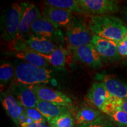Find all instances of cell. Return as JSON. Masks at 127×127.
I'll return each instance as SVG.
<instances>
[{
    "label": "cell",
    "mask_w": 127,
    "mask_h": 127,
    "mask_svg": "<svg viewBox=\"0 0 127 127\" xmlns=\"http://www.w3.org/2000/svg\"><path fill=\"white\" fill-rule=\"evenodd\" d=\"M23 12L22 4L15 2L2 16V37L6 41L11 42L17 38Z\"/></svg>",
    "instance_id": "277c9868"
},
{
    "label": "cell",
    "mask_w": 127,
    "mask_h": 127,
    "mask_svg": "<svg viewBox=\"0 0 127 127\" xmlns=\"http://www.w3.org/2000/svg\"><path fill=\"white\" fill-rule=\"evenodd\" d=\"M118 52L120 56L127 57V34L118 42Z\"/></svg>",
    "instance_id": "4316f807"
},
{
    "label": "cell",
    "mask_w": 127,
    "mask_h": 127,
    "mask_svg": "<svg viewBox=\"0 0 127 127\" xmlns=\"http://www.w3.org/2000/svg\"><path fill=\"white\" fill-rule=\"evenodd\" d=\"M18 59L23 60L24 62L30 64L38 67L47 68L48 63L44 58L34 51L28 49L20 52H16L14 54Z\"/></svg>",
    "instance_id": "ac0fdd59"
},
{
    "label": "cell",
    "mask_w": 127,
    "mask_h": 127,
    "mask_svg": "<svg viewBox=\"0 0 127 127\" xmlns=\"http://www.w3.org/2000/svg\"><path fill=\"white\" fill-rule=\"evenodd\" d=\"M12 93L19 104L26 108H35L38 98L29 86L17 83L12 88Z\"/></svg>",
    "instance_id": "5bb4252c"
},
{
    "label": "cell",
    "mask_w": 127,
    "mask_h": 127,
    "mask_svg": "<svg viewBox=\"0 0 127 127\" xmlns=\"http://www.w3.org/2000/svg\"><path fill=\"white\" fill-rule=\"evenodd\" d=\"M25 115L31 120L32 123H46L47 121L43 115L38 110L35 108H24Z\"/></svg>",
    "instance_id": "cb8c5ba5"
},
{
    "label": "cell",
    "mask_w": 127,
    "mask_h": 127,
    "mask_svg": "<svg viewBox=\"0 0 127 127\" xmlns=\"http://www.w3.org/2000/svg\"><path fill=\"white\" fill-rule=\"evenodd\" d=\"M118 42L94 35L91 44L95 47L100 57L105 60H112L118 58Z\"/></svg>",
    "instance_id": "30bf717a"
},
{
    "label": "cell",
    "mask_w": 127,
    "mask_h": 127,
    "mask_svg": "<svg viewBox=\"0 0 127 127\" xmlns=\"http://www.w3.org/2000/svg\"><path fill=\"white\" fill-rule=\"evenodd\" d=\"M42 17L58 29L68 27L73 19L72 12L70 11L48 6L44 8Z\"/></svg>",
    "instance_id": "8fae6325"
},
{
    "label": "cell",
    "mask_w": 127,
    "mask_h": 127,
    "mask_svg": "<svg viewBox=\"0 0 127 127\" xmlns=\"http://www.w3.org/2000/svg\"><path fill=\"white\" fill-rule=\"evenodd\" d=\"M120 109H121V110L125 111V112L127 113V99H123V104L121 106Z\"/></svg>",
    "instance_id": "f1b7e54d"
},
{
    "label": "cell",
    "mask_w": 127,
    "mask_h": 127,
    "mask_svg": "<svg viewBox=\"0 0 127 127\" xmlns=\"http://www.w3.org/2000/svg\"><path fill=\"white\" fill-rule=\"evenodd\" d=\"M29 87L35 94L38 99L68 108L72 107V102L71 98L61 92L41 85Z\"/></svg>",
    "instance_id": "8992f818"
},
{
    "label": "cell",
    "mask_w": 127,
    "mask_h": 127,
    "mask_svg": "<svg viewBox=\"0 0 127 127\" xmlns=\"http://www.w3.org/2000/svg\"><path fill=\"white\" fill-rule=\"evenodd\" d=\"M44 4L48 7L66 9L82 14L78 0H48L44 1Z\"/></svg>",
    "instance_id": "44dd1931"
},
{
    "label": "cell",
    "mask_w": 127,
    "mask_h": 127,
    "mask_svg": "<svg viewBox=\"0 0 127 127\" xmlns=\"http://www.w3.org/2000/svg\"><path fill=\"white\" fill-rule=\"evenodd\" d=\"M20 127H50L46 123H32L28 124H23L20 125Z\"/></svg>",
    "instance_id": "83f0119b"
},
{
    "label": "cell",
    "mask_w": 127,
    "mask_h": 127,
    "mask_svg": "<svg viewBox=\"0 0 127 127\" xmlns=\"http://www.w3.org/2000/svg\"><path fill=\"white\" fill-rule=\"evenodd\" d=\"M21 4L23 12L21 19L18 34L16 38L26 39L25 38V36L31 30L32 24L42 15L38 7L33 3L23 2Z\"/></svg>",
    "instance_id": "ba28073f"
},
{
    "label": "cell",
    "mask_w": 127,
    "mask_h": 127,
    "mask_svg": "<svg viewBox=\"0 0 127 127\" xmlns=\"http://www.w3.org/2000/svg\"><path fill=\"white\" fill-rule=\"evenodd\" d=\"M82 14L91 16L107 15L119 11V6L113 0H78Z\"/></svg>",
    "instance_id": "5b68a950"
},
{
    "label": "cell",
    "mask_w": 127,
    "mask_h": 127,
    "mask_svg": "<svg viewBox=\"0 0 127 127\" xmlns=\"http://www.w3.org/2000/svg\"><path fill=\"white\" fill-rule=\"evenodd\" d=\"M28 48L41 54H49L57 47L52 41L45 37L32 35L25 39Z\"/></svg>",
    "instance_id": "2e32d148"
},
{
    "label": "cell",
    "mask_w": 127,
    "mask_h": 127,
    "mask_svg": "<svg viewBox=\"0 0 127 127\" xmlns=\"http://www.w3.org/2000/svg\"><path fill=\"white\" fill-rule=\"evenodd\" d=\"M74 55L77 60L90 67L102 66L101 57L91 43L76 48L74 50Z\"/></svg>",
    "instance_id": "7c38bea8"
},
{
    "label": "cell",
    "mask_w": 127,
    "mask_h": 127,
    "mask_svg": "<svg viewBox=\"0 0 127 127\" xmlns=\"http://www.w3.org/2000/svg\"><path fill=\"white\" fill-rule=\"evenodd\" d=\"M123 14H124V18L125 21H126V23H127V3L124 8V10Z\"/></svg>",
    "instance_id": "f546056e"
},
{
    "label": "cell",
    "mask_w": 127,
    "mask_h": 127,
    "mask_svg": "<svg viewBox=\"0 0 127 127\" xmlns=\"http://www.w3.org/2000/svg\"><path fill=\"white\" fill-rule=\"evenodd\" d=\"M98 79L105 85L109 93L115 97L125 99L127 98V84L109 74H101Z\"/></svg>",
    "instance_id": "9a60e30c"
},
{
    "label": "cell",
    "mask_w": 127,
    "mask_h": 127,
    "mask_svg": "<svg viewBox=\"0 0 127 127\" xmlns=\"http://www.w3.org/2000/svg\"><path fill=\"white\" fill-rule=\"evenodd\" d=\"M31 31L35 35L43 36L53 42H63L64 39L63 32L42 16L34 21Z\"/></svg>",
    "instance_id": "52a82bcc"
},
{
    "label": "cell",
    "mask_w": 127,
    "mask_h": 127,
    "mask_svg": "<svg viewBox=\"0 0 127 127\" xmlns=\"http://www.w3.org/2000/svg\"><path fill=\"white\" fill-rule=\"evenodd\" d=\"M93 35L83 21L74 17L68 27L66 39L69 47L75 50L81 46L91 44Z\"/></svg>",
    "instance_id": "3957f363"
},
{
    "label": "cell",
    "mask_w": 127,
    "mask_h": 127,
    "mask_svg": "<svg viewBox=\"0 0 127 127\" xmlns=\"http://www.w3.org/2000/svg\"><path fill=\"white\" fill-rule=\"evenodd\" d=\"M78 127H114V126L110 121L101 116L99 119L95 121L81 125Z\"/></svg>",
    "instance_id": "484cf974"
},
{
    "label": "cell",
    "mask_w": 127,
    "mask_h": 127,
    "mask_svg": "<svg viewBox=\"0 0 127 127\" xmlns=\"http://www.w3.org/2000/svg\"><path fill=\"white\" fill-rule=\"evenodd\" d=\"M50 127H74L75 121L69 112L63 114L48 121Z\"/></svg>",
    "instance_id": "7402d4cb"
},
{
    "label": "cell",
    "mask_w": 127,
    "mask_h": 127,
    "mask_svg": "<svg viewBox=\"0 0 127 127\" xmlns=\"http://www.w3.org/2000/svg\"><path fill=\"white\" fill-rule=\"evenodd\" d=\"M15 78L17 83L27 86L47 84L52 78V71L24 61H18L15 64Z\"/></svg>",
    "instance_id": "7a4b0ae2"
},
{
    "label": "cell",
    "mask_w": 127,
    "mask_h": 127,
    "mask_svg": "<svg viewBox=\"0 0 127 127\" xmlns=\"http://www.w3.org/2000/svg\"><path fill=\"white\" fill-rule=\"evenodd\" d=\"M112 96L113 95L101 82H94L87 94V98L90 102L101 111Z\"/></svg>",
    "instance_id": "4fadbf2b"
},
{
    "label": "cell",
    "mask_w": 127,
    "mask_h": 127,
    "mask_svg": "<svg viewBox=\"0 0 127 127\" xmlns=\"http://www.w3.org/2000/svg\"><path fill=\"white\" fill-rule=\"evenodd\" d=\"M88 27L93 35L118 42L127 34L125 23L111 15L91 16Z\"/></svg>",
    "instance_id": "6da1fadb"
},
{
    "label": "cell",
    "mask_w": 127,
    "mask_h": 127,
    "mask_svg": "<svg viewBox=\"0 0 127 127\" xmlns=\"http://www.w3.org/2000/svg\"><path fill=\"white\" fill-rule=\"evenodd\" d=\"M36 108L43 115L47 121L61 114L69 112L68 108L57 105L39 99H38Z\"/></svg>",
    "instance_id": "e0dca14e"
},
{
    "label": "cell",
    "mask_w": 127,
    "mask_h": 127,
    "mask_svg": "<svg viewBox=\"0 0 127 127\" xmlns=\"http://www.w3.org/2000/svg\"><path fill=\"white\" fill-rule=\"evenodd\" d=\"M68 52L62 46L57 47L49 54L40 55L52 66L56 68H64L65 66L66 58Z\"/></svg>",
    "instance_id": "d6986e66"
},
{
    "label": "cell",
    "mask_w": 127,
    "mask_h": 127,
    "mask_svg": "<svg viewBox=\"0 0 127 127\" xmlns=\"http://www.w3.org/2000/svg\"><path fill=\"white\" fill-rule=\"evenodd\" d=\"M110 120L121 127H127V113L118 109L109 115Z\"/></svg>",
    "instance_id": "d4e9b609"
},
{
    "label": "cell",
    "mask_w": 127,
    "mask_h": 127,
    "mask_svg": "<svg viewBox=\"0 0 127 127\" xmlns=\"http://www.w3.org/2000/svg\"><path fill=\"white\" fill-rule=\"evenodd\" d=\"M15 76V69L8 61H3L0 66V82L1 86L7 85Z\"/></svg>",
    "instance_id": "603a6c76"
},
{
    "label": "cell",
    "mask_w": 127,
    "mask_h": 127,
    "mask_svg": "<svg viewBox=\"0 0 127 127\" xmlns=\"http://www.w3.org/2000/svg\"><path fill=\"white\" fill-rule=\"evenodd\" d=\"M101 117L99 111L90 107H83L79 109L76 115V124L79 125L88 124L97 120Z\"/></svg>",
    "instance_id": "ffe728a7"
},
{
    "label": "cell",
    "mask_w": 127,
    "mask_h": 127,
    "mask_svg": "<svg viewBox=\"0 0 127 127\" xmlns=\"http://www.w3.org/2000/svg\"><path fill=\"white\" fill-rule=\"evenodd\" d=\"M2 104L8 115L17 125L20 126L32 123L31 120L25 115L24 108L19 104L13 96L10 95L4 96L2 99Z\"/></svg>",
    "instance_id": "9c48e42d"
}]
</instances>
